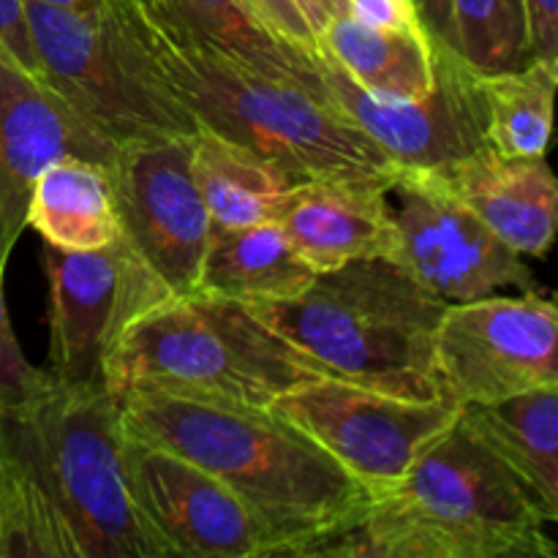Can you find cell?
<instances>
[{
	"instance_id": "obj_17",
	"label": "cell",
	"mask_w": 558,
	"mask_h": 558,
	"mask_svg": "<svg viewBox=\"0 0 558 558\" xmlns=\"http://www.w3.org/2000/svg\"><path fill=\"white\" fill-rule=\"evenodd\" d=\"M436 174L515 254H548L556 238L558 185L545 156H505L483 147Z\"/></svg>"
},
{
	"instance_id": "obj_30",
	"label": "cell",
	"mask_w": 558,
	"mask_h": 558,
	"mask_svg": "<svg viewBox=\"0 0 558 558\" xmlns=\"http://www.w3.org/2000/svg\"><path fill=\"white\" fill-rule=\"evenodd\" d=\"M349 11H352L360 22L374 27H417L420 25L412 0H349Z\"/></svg>"
},
{
	"instance_id": "obj_31",
	"label": "cell",
	"mask_w": 558,
	"mask_h": 558,
	"mask_svg": "<svg viewBox=\"0 0 558 558\" xmlns=\"http://www.w3.org/2000/svg\"><path fill=\"white\" fill-rule=\"evenodd\" d=\"M417 20L423 31L428 33L434 47L452 49V20H450V0H412Z\"/></svg>"
},
{
	"instance_id": "obj_20",
	"label": "cell",
	"mask_w": 558,
	"mask_h": 558,
	"mask_svg": "<svg viewBox=\"0 0 558 558\" xmlns=\"http://www.w3.org/2000/svg\"><path fill=\"white\" fill-rule=\"evenodd\" d=\"M469 430L537 494L558 521V385L458 409Z\"/></svg>"
},
{
	"instance_id": "obj_21",
	"label": "cell",
	"mask_w": 558,
	"mask_h": 558,
	"mask_svg": "<svg viewBox=\"0 0 558 558\" xmlns=\"http://www.w3.org/2000/svg\"><path fill=\"white\" fill-rule=\"evenodd\" d=\"M319 52L371 96L420 98L436 82L434 44L420 25L374 27L343 11L322 27Z\"/></svg>"
},
{
	"instance_id": "obj_3",
	"label": "cell",
	"mask_w": 558,
	"mask_h": 558,
	"mask_svg": "<svg viewBox=\"0 0 558 558\" xmlns=\"http://www.w3.org/2000/svg\"><path fill=\"white\" fill-rule=\"evenodd\" d=\"M147 74L199 129L248 147L294 180L347 178L392 185L401 167L332 101L189 41L136 5H118Z\"/></svg>"
},
{
	"instance_id": "obj_16",
	"label": "cell",
	"mask_w": 558,
	"mask_h": 558,
	"mask_svg": "<svg viewBox=\"0 0 558 558\" xmlns=\"http://www.w3.org/2000/svg\"><path fill=\"white\" fill-rule=\"evenodd\" d=\"M276 223L316 272L360 259H396L398 227L387 183L300 180L278 207Z\"/></svg>"
},
{
	"instance_id": "obj_18",
	"label": "cell",
	"mask_w": 558,
	"mask_h": 558,
	"mask_svg": "<svg viewBox=\"0 0 558 558\" xmlns=\"http://www.w3.org/2000/svg\"><path fill=\"white\" fill-rule=\"evenodd\" d=\"M147 14L221 58L327 98L314 54L272 31L248 0H153Z\"/></svg>"
},
{
	"instance_id": "obj_4",
	"label": "cell",
	"mask_w": 558,
	"mask_h": 558,
	"mask_svg": "<svg viewBox=\"0 0 558 558\" xmlns=\"http://www.w3.org/2000/svg\"><path fill=\"white\" fill-rule=\"evenodd\" d=\"M118 407L125 434L189 458L238 494L276 534V556H294L352 518L368 496L311 436L270 409L161 392H131Z\"/></svg>"
},
{
	"instance_id": "obj_34",
	"label": "cell",
	"mask_w": 558,
	"mask_h": 558,
	"mask_svg": "<svg viewBox=\"0 0 558 558\" xmlns=\"http://www.w3.org/2000/svg\"><path fill=\"white\" fill-rule=\"evenodd\" d=\"M38 3H52V5H65V9H76V11H98L112 5L109 0H38Z\"/></svg>"
},
{
	"instance_id": "obj_27",
	"label": "cell",
	"mask_w": 558,
	"mask_h": 558,
	"mask_svg": "<svg viewBox=\"0 0 558 558\" xmlns=\"http://www.w3.org/2000/svg\"><path fill=\"white\" fill-rule=\"evenodd\" d=\"M0 54L38 80V60L25 20V0H0Z\"/></svg>"
},
{
	"instance_id": "obj_6",
	"label": "cell",
	"mask_w": 558,
	"mask_h": 558,
	"mask_svg": "<svg viewBox=\"0 0 558 558\" xmlns=\"http://www.w3.org/2000/svg\"><path fill=\"white\" fill-rule=\"evenodd\" d=\"M325 376L245 303L213 292L169 298L134 322L104 365L114 398L161 392L221 407L270 409Z\"/></svg>"
},
{
	"instance_id": "obj_14",
	"label": "cell",
	"mask_w": 558,
	"mask_h": 558,
	"mask_svg": "<svg viewBox=\"0 0 558 558\" xmlns=\"http://www.w3.org/2000/svg\"><path fill=\"white\" fill-rule=\"evenodd\" d=\"M436 82L420 98H379L354 85L325 52L314 63L327 98L401 169H445L485 145L477 71L450 47H434Z\"/></svg>"
},
{
	"instance_id": "obj_25",
	"label": "cell",
	"mask_w": 558,
	"mask_h": 558,
	"mask_svg": "<svg viewBox=\"0 0 558 558\" xmlns=\"http://www.w3.org/2000/svg\"><path fill=\"white\" fill-rule=\"evenodd\" d=\"M452 49L480 74L529 63L518 0H450Z\"/></svg>"
},
{
	"instance_id": "obj_33",
	"label": "cell",
	"mask_w": 558,
	"mask_h": 558,
	"mask_svg": "<svg viewBox=\"0 0 558 558\" xmlns=\"http://www.w3.org/2000/svg\"><path fill=\"white\" fill-rule=\"evenodd\" d=\"M5 543H9V474L0 456V558H5Z\"/></svg>"
},
{
	"instance_id": "obj_9",
	"label": "cell",
	"mask_w": 558,
	"mask_h": 558,
	"mask_svg": "<svg viewBox=\"0 0 558 558\" xmlns=\"http://www.w3.org/2000/svg\"><path fill=\"white\" fill-rule=\"evenodd\" d=\"M49 287V374L63 385L104 387V365L123 332L172 294L123 238L104 248L44 243Z\"/></svg>"
},
{
	"instance_id": "obj_12",
	"label": "cell",
	"mask_w": 558,
	"mask_h": 558,
	"mask_svg": "<svg viewBox=\"0 0 558 558\" xmlns=\"http://www.w3.org/2000/svg\"><path fill=\"white\" fill-rule=\"evenodd\" d=\"M123 472L131 505L161 558L276 556L278 539L267 523L189 458L125 434Z\"/></svg>"
},
{
	"instance_id": "obj_26",
	"label": "cell",
	"mask_w": 558,
	"mask_h": 558,
	"mask_svg": "<svg viewBox=\"0 0 558 558\" xmlns=\"http://www.w3.org/2000/svg\"><path fill=\"white\" fill-rule=\"evenodd\" d=\"M3 270L5 267L0 265V420L27 407L49 381L47 371L27 363L25 352L16 341L3 300Z\"/></svg>"
},
{
	"instance_id": "obj_23",
	"label": "cell",
	"mask_w": 558,
	"mask_h": 558,
	"mask_svg": "<svg viewBox=\"0 0 558 558\" xmlns=\"http://www.w3.org/2000/svg\"><path fill=\"white\" fill-rule=\"evenodd\" d=\"M191 169L216 227L276 221L281 202L300 183L267 158L207 129L191 136Z\"/></svg>"
},
{
	"instance_id": "obj_1",
	"label": "cell",
	"mask_w": 558,
	"mask_h": 558,
	"mask_svg": "<svg viewBox=\"0 0 558 558\" xmlns=\"http://www.w3.org/2000/svg\"><path fill=\"white\" fill-rule=\"evenodd\" d=\"M123 441L107 387L63 385L52 374L27 407L0 420L5 558H161L131 505Z\"/></svg>"
},
{
	"instance_id": "obj_5",
	"label": "cell",
	"mask_w": 558,
	"mask_h": 558,
	"mask_svg": "<svg viewBox=\"0 0 558 558\" xmlns=\"http://www.w3.org/2000/svg\"><path fill=\"white\" fill-rule=\"evenodd\" d=\"M248 308L325 376L387 396L447 401L436 371L447 303L398 262H349L316 272L298 298Z\"/></svg>"
},
{
	"instance_id": "obj_7",
	"label": "cell",
	"mask_w": 558,
	"mask_h": 558,
	"mask_svg": "<svg viewBox=\"0 0 558 558\" xmlns=\"http://www.w3.org/2000/svg\"><path fill=\"white\" fill-rule=\"evenodd\" d=\"M38 80L114 150L189 140L194 114L153 82L118 5L76 11L25 0Z\"/></svg>"
},
{
	"instance_id": "obj_29",
	"label": "cell",
	"mask_w": 558,
	"mask_h": 558,
	"mask_svg": "<svg viewBox=\"0 0 558 558\" xmlns=\"http://www.w3.org/2000/svg\"><path fill=\"white\" fill-rule=\"evenodd\" d=\"M526 27L529 60H558V0H518Z\"/></svg>"
},
{
	"instance_id": "obj_2",
	"label": "cell",
	"mask_w": 558,
	"mask_h": 558,
	"mask_svg": "<svg viewBox=\"0 0 558 558\" xmlns=\"http://www.w3.org/2000/svg\"><path fill=\"white\" fill-rule=\"evenodd\" d=\"M532 488L458 417L407 477L316 534L303 558H556Z\"/></svg>"
},
{
	"instance_id": "obj_13",
	"label": "cell",
	"mask_w": 558,
	"mask_h": 558,
	"mask_svg": "<svg viewBox=\"0 0 558 558\" xmlns=\"http://www.w3.org/2000/svg\"><path fill=\"white\" fill-rule=\"evenodd\" d=\"M107 172L120 238L172 298L199 292L213 221L191 169V136L120 147Z\"/></svg>"
},
{
	"instance_id": "obj_28",
	"label": "cell",
	"mask_w": 558,
	"mask_h": 558,
	"mask_svg": "<svg viewBox=\"0 0 558 558\" xmlns=\"http://www.w3.org/2000/svg\"><path fill=\"white\" fill-rule=\"evenodd\" d=\"M248 3L254 5L256 14H259L272 31L281 33L283 38L298 44V47L305 49L308 54H316V49H319V36H316V31L311 27L308 16L303 14L298 0H248Z\"/></svg>"
},
{
	"instance_id": "obj_10",
	"label": "cell",
	"mask_w": 558,
	"mask_h": 558,
	"mask_svg": "<svg viewBox=\"0 0 558 558\" xmlns=\"http://www.w3.org/2000/svg\"><path fill=\"white\" fill-rule=\"evenodd\" d=\"M558 311L548 294H485L447 303L436 371L452 407L490 403L558 385Z\"/></svg>"
},
{
	"instance_id": "obj_24",
	"label": "cell",
	"mask_w": 558,
	"mask_h": 558,
	"mask_svg": "<svg viewBox=\"0 0 558 558\" xmlns=\"http://www.w3.org/2000/svg\"><path fill=\"white\" fill-rule=\"evenodd\" d=\"M558 60L534 58L496 74H480L485 145L505 156H545L554 129Z\"/></svg>"
},
{
	"instance_id": "obj_35",
	"label": "cell",
	"mask_w": 558,
	"mask_h": 558,
	"mask_svg": "<svg viewBox=\"0 0 558 558\" xmlns=\"http://www.w3.org/2000/svg\"><path fill=\"white\" fill-rule=\"evenodd\" d=\"M131 5H136V9H142V11H150L153 9V0H129Z\"/></svg>"
},
{
	"instance_id": "obj_32",
	"label": "cell",
	"mask_w": 558,
	"mask_h": 558,
	"mask_svg": "<svg viewBox=\"0 0 558 558\" xmlns=\"http://www.w3.org/2000/svg\"><path fill=\"white\" fill-rule=\"evenodd\" d=\"M298 5L303 9V14L308 16L311 27L316 31V36L322 33V27L332 20V16L349 11V0H298Z\"/></svg>"
},
{
	"instance_id": "obj_15",
	"label": "cell",
	"mask_w": 558,
	"mask_h": 558,
	"mask_svg": "<svg viewBox=\"0 0 558 558\" xmlns=\"http://www.w3.org/2000/svg\"><path fill=\"white\" fill-rule=\"evenodd\" d=\"M114 153L41 80L0 54V265L25 232L31 191L49 163L87 158L109 167Z\"/></svg>"
},
{
	"instance_id": "obj_8",
	"label": "cell",
	"mask_w": 558,
	"mask_h": 558,
	"mask_svg": "<svg viewBox=\"0 0 558 558\" xmlns=\"http://www.w3.org/2000/svg\"><path fill=\"white\" fill-rule=\"evenodd\" d=\"M270 412L311 436L368 496L401 483L458 420L450 401L387 396L332 376L292 387Z\"/></svg>"
},
{
	"instance_id": "obj_22",
	"label": "cell",
	"mask_w": 558,
	"mask_h": 558,
	"mask_svg": "<svg viewBox=\"0 0 558 558\" xmlns=\"http://www.w3.org/2000/svg\"><path fill=\"white\" fill-rule=\"evenodd\" d=\"M25 227L60 251H93L120 238L112 180L87 158L52 161L31 191Z\"/></svg>"
},
{
	"instance_id": "obj_11",
	"label": "cell",
	"mask_w": 558,
	"mask_h": 558,
	"mask_svg": "<svg viewBox=\"0 0 558 558\" xmlns=\"http://www.w3.org/2000/svg\"><path fill=\"white\" fill-rule=\"evenodd\" d=\"M396 196V259L420 287L445 303H463L499 289L548 294L521 254L501 243L434 169H401Z\"/></svg>"
},
{
	"instance_id": "obj_19",
	"label": "cell",
	"mask_w": 558,
	"mask_h": 558,
	"mask_svg": "<svg viewBox=\"0 0 558 558\" xmlns=\"http://www.w3.org/2000/svg\"><path fill=\"white\" fill-rule=\"evenodd\" d=\"M316 270L298 254L276 221L251 227H216L202 262L199 292L238 303H278L303 294Z\"/></svg>"
}]
</instances>
